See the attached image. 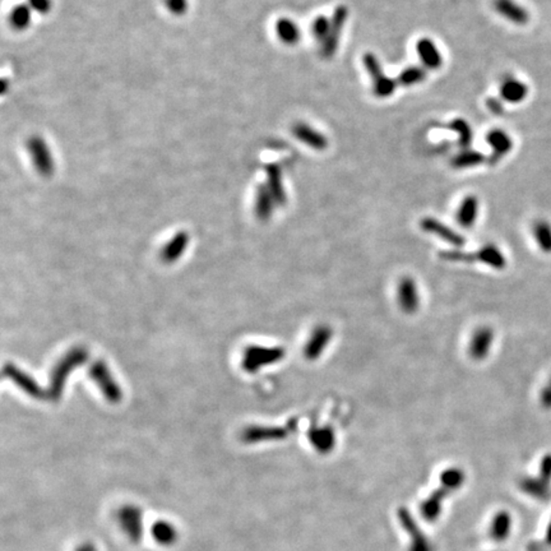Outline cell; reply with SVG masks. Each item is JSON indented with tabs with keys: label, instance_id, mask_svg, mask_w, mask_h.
<instances>
[{
	"label": "cell",
	"instance_id": "cell-18",
	"mask_svg": "<svg viewBox=\"0 0 551 551\" xmlns=\"http://www.w3.org/2000/svg\"><path fill=\"white\" fill-rule=\"evenodd\" d=\"M479 213V199L475 196H467L458 207L457 220L458 225L464 229H471L478 220Z\"/></svg>",
	"mask_w": 551,
	"mask_h": 551
},
{
	"label": "cell",
	"instance_id": "cell-35",
	"mask_svg": "<svg viewBox=\"0 0 551 551\" xmlns=\"http://www.w3.org/2000/svg\"><path fill=\"white\" fill-rule=\"evenodd\" d=\"M29 6L32 10L40 15H46L50 12L52 3L51 0H29Z\"/></svg>",
	"mask_w": 551,
	"mask_h": 551
},
{
	"label": "cell",
	"instance_id": "cell-39",
	"mask_svg": "<svg viewBox=\"0 0 551 551\" xmlns=\"http://www.w3.org/2000/svg\"><path fill=\"white\" fill-rule=\"evenodd\" d=\"M546 543L551 545V522L549 524V527H548V531H546Z\"/></svg>",
	"mask_w": 551,
	"mask_h": 551
},
{
	"label": "cell",
	"instance_id": "cell-36",
	"mask_svg": "<svg viewBox=\"0 0 551 551\" xmlns=\"http://www.w3.org/2000/svg\"><path fill=\"white\" fill-rule=\"evenodd\" d=\"M540 479L546 482L548 485L551 481V455H548L543 458L540 464Z\"/></svg>",
	"mask_w": 551,
	"mask_h": 551
},
{
	"label": "cell",
	"instance_id": "cell-27",
	"mask_svg": "<svg viewBox=\"0 0 551 551\" xmlns=\"http://www.w3.org/2000/svg\"><path fill=\"white\" fill-rule=\"evenodd\" d=\"M534 236L536 240L537 245L543 252L551 253V225L548 221L540 220L535 222Z\"/></svg>",
	"mask_w": 551,
	"mask_h": 551
},
{
	"label": "cell",
	"instance_id": "cell-19",
	"mask_svg": "<svg viewBox=\"0 0 551 551\" xmlns=\"http://www.w3.org/2000/svg\"><path fill=\"white\" fill-rule=\"evenodd\" d=\"M529 94V87L522 80H515L513 77L503 82L501 87V99L509 103H520Z\"/></svg>",
	"mask_w": 551,
	"mask_h": 551
},
{
	"label": "cell",
	"instance_id": "cell-32",
	"mask_svg": "<svg viewBox=\"0 0 551 551\" xmlns=\"http://www.w3.org/2000/svg\"><path fill=\"white\" fill-rule=\"evenodd\" d=\"M441 479H442V485L452 492L464 484V473L459 468H448L447 471L443 472Z\"/></svg>",
	"mask_w": 551,
	"mask_h": 551
},
{
	"label": "cell",
	"instance_id": "cell-3",
	"mask_svg": "<svg viewBox=\"0 0 551 551\" xmlns=\"http://www.w3.org/2000/svg\"><path fill=\"white\" fill-rule=\"evenodd\" d=\"M363 63L366 72L369 73L371 80H373L374 94L379 99H385V97L392 96L396 90L397 83H396V80L385 76L377 57L371 52H366L364 55Z\"/></svg>",
	"mask_w": 551,
	"mask_h": 551
},
{
	"label": "cell",
	"instance_id": "cell-26",
	"mask_svg": "<svg viewBox=\"0 0 551 551\" xmlns=\"http://www.w3.org/2000/svg\"><path fill=\"white\" fill-rule=\"evenodd\" d=\"M512 527V518L508 515L507 512H501L495 515L492 524V537L496 540L498 543L507 538Z\"/></svg>",
	"mask_w": 551,
	"mask_h": 551
},
{
	"label": "cell",
	"instance_id": "cell-16",
	"mask_svg": "<svg viewBox=\"0 0 551 551\" xmlns=\"http://www.w3.org/2000/svg\"><path fill=\"white\" fill-rule=\"evenodd\" d=\"M266 173H267V188H269L271 194L275 199L277 206H285L287 202V194L286 190L283 188L282 184V171L281 167L278 166L277 164H269L266 166Z\"/></svg>",
	"mask_w": 551,
	"mask_h": 551
},
{
	"label": "cell",
	"instance_id": "cell-22",
	"mask_svg": "<svg viewBox=\"0 0 551 551\" xmlns=\"http://www.w3.org/2000/svg\"><path fill=\"white\" fill-rule=\"evenodd\" d=\"M476 254V261L484 263L494 269H504L507 266V259L501 249L495 244H486Z\"/></svg>",
	"mask_w": 551,
	"mask_h": 551
},
{
	"label": "cell",
	"instance_id": "cell-7",
	"mask_svg": "<svg viewBox=\"0 0 551 551\" xmlns=\"http://www.w3.org/2000/svg\"><path fill=\"white\" fill-rule=\"evenodd\" d=\"M494 331L489 327H480L472 334L468 343V355L475 362H482L490 354L494 343Z\"/></svg>",
	"mask_w": 551,
	"mask_h": 551
},
{
	"label": "cell",
	"instance_id": "cell-31",
	"mask_svg": "<svg viewBox=\"0 0 551 551\" xmlns=\"http://www.w3.org/2000/svg\"><path fill=\"white\" fill-rule=\"evenodd\" d=\"M450 131H456L459 138V145L462 148H468L472 142V129L470 124L464 119H455L448 124Z\"/></svg>",
	"mask_w": 551,
	"mask_h": 551
},
{
	"label": "cell",
	"instance_id": "cell-20",
	"mask_svg": "<svg viewBox=\"0 0 551 551\" xmlns=\"http://www.w3.org/2000/svg\"><path fill=\"white\" fill-rule=\"evenodd\" d=\"M287 436V430L283 428H264V427H252L248 428L243 438L247 442H263V441H280Z\"/></svg>",
	"mask_w": 551,
	"mask_h": 551
},
{
	"label": "cell",
	"instance_id": "cell-33",
	"mask_svg": "<svg viewBox=\"0 0 551 551\" xmlns=\"http://www.w3.org/2000/svg\"><path fill=\"white\" fill-rule=\"evenodd\" d=\"M331 29V21L324 15H318L312 24V34L317 41L323 43Z\"/></svg>",
	"mask_w": 551,
	"mask_h": 551
},
{
	"label": "cell",
	"instance_id": "cell-14",
	"mask_svg": "<svg viewBox=\"0 0 551 551\" xmlns=\"http://www.w3.org/2000/svg\"><path fill=\"white\" fill-rule=\"evenodd\" d=\"M292 134L304 145L312 147L313 150L323 151L328 147V139L320 131L313 129L308 124H295L292 127Z\"/></svg>",
	"mask_w": 551,
	"mask_h": 551
},
{
	"label": "cell",
	"instance_id": "cell-6",
	"mask_svg": "<svg viewBox=\"0 0 551 551\" xmlns=\"http://www.w3.org/2000/svg\"><path fill=\"white\" fill-rule=\"evenodd\" d=\"M334 338V329L327 324H318L313 329L303 348V355L309 362L318 360Z\"/></svg>",
	"mask_w": 551,
	"mask_h": 551
},
{
	"label": "cell",
	"instance_id": "cell-24",
	"mask_svg": "<svg viewBox=\"0 0 551 551\" xmlns=\"http://www.w3.org/2000/svg\"><path fill=\"white\" fill-rule=\"evenodd\" d=\"M188 234L179 232L173 239L167 243L166 247L161 252V257L165 262H174L182 255L183 252L188 245Z\"/></svg>",
	"mask_w": 551,
	"mask_h": 551
},
{
	"label": "cell",
	"instance_id": "cell-15",
	"mask_svg": "<svg viewBox=\"0 0 551 551\" xmlns=\"http://www.w3.org/2000/svg\"><path fill=\"white\" fill-rule=\"evenodd\" d=\"M417 55L420 57L422 64L428 69H439L443 64V57L436 45L431 38L422 37L416 44Z\"/></svg>",
	"mask_w": 551,
	"mask_h": 551
},
{
	"label": "cell",
	"instance_id": "cell-25",
	"mask_svg": "<svg viewBox=\"0 0 551 551\" xmlns=\"http://www.w3.org/2000/svg\"><path fill=\"white\" fill-rule=\"evenodd\" d=\"M32 17V9L27 4H18L15 6L10 15H9V23L15 29L22 31L27 29L31 23Z\"/></svg>",
	"mask_w": 551,
	"mask_h": 551
},
{
	"label": "cell",
	"instance_id": "cell-38",
	"mask_svg": "<svg viewBox=\"0 0 551 551\" xmlns=\"http://www.w3.org/2000/svg\"><path fill=\"white\" fill-rule=\"evenodd\" d=\"M540 401H541L543 406L546 407V408L551 407V382L545 387L544 391L541 393Z\"/></svg>",
	"mask_w": 551,
	"mask_h": 551
},
{
	"label": "cell",
	"instance_id": "cell-28",
	"mask_svg": "<svg viewBox=\"0 0 551 551\" xmlns=\"http://www.w3.org/2000/svg\"><path fill=\"white\" fill-rule=\"evenodd\" d=\"M485 160L484 153L478 151H464L453 157L452 166L455 169H468V167L479 166Z\"/></svg>",
	"mask_w": 551,
	"mask_h": 551
},
{
	"label": "cell",
	"instance_id": "cell-8",
	"mask_svg": "<svg viewBox=\"0 0 551 551\" xmlns=\"http://www.w3.org/2000/svg\"><path fill=\"white\" fill-rule=\"evenodd\" d=\"M397 301L401 310L413 314L420 308V294L417 285L411 277H403L397 286Z\"/></svg>",
	"mask_w": 551,
	"mask_h": 551
},
{
	"label": "cell",
	"instance_id": "cell-37",
	"mask_svg": "<svg viewBox=\"0 0 551 551\" xmlns=\"http://www.w3.org/2000/svg\"><path fill=\"white\" fill-rule=\"evenodd\" d=\"M486 105H487L489 110L495 115H503L504 106H503V102L501 100H498L495 97H490V99L486 100Z\"/></svg>",
	"mask_w": 551,
	"mask_h": 551
},
{
	"label": "cell",
	"instance_id": "cell-21",
	"mask_svg": "<svg viewBox=\"0 0 551 551\" xmlns=\"http://www.w3.org/2000/svg\"><path fill=\"white\" fill-rule=\"evenodd\" d=\"M4 375H8V377L10 378L15 385H20L23 391L27 392L31 396L37 397V399L43 396V392L40 389V387L37 385L36 382L32 378H29L27 374H24L21 370L17 369L15 365H7L4 368Z\"/></svg>",
	"mask_w": 551,
	"mask_h": 551
},
{
	"label": "cell",
	"instance_id": "cell-11",
	"mask_svg": "<svg viewBox=\"0 0 551 551\" xmlns=\"http://www.w3.org/2000/svg\"><path fill=\"white\" fill-rule=\"evenodd\" d=\"M486 142L493 150L492 156L489 157V162L492 165L499 162L513 148V139L503 129H493L489 131L486 136Z\"/></svg>",
	"mask_w": 551,
	"mask_h": 551
},
{
	"label": "cell",
	"instance_id": "cell-13",
	"mask_svg": "<svg viewBox=\"0 0 551 551\" xmlns=\"http://www.w3.org/2000/svg\"><path fill=\"white\" fill-rule=\"evenodd\" d=\"M494 8L509 22L515 23L518 26H523L529 21L527 9L517 4L515 0H494Z\"/></svg>",
	"mask_w": 551,
	"mask_h": 551
},
{
	"label": "cell",
	"instance_id": "cell-9",
	"mask_svg": "<svg viewBox=\"0 0 551 551\" xmlns=\"http://www.w3.org/2000/svg\"><path fill=\"white\" fill-rule=\"evenodd\" d=\"M90 374L110 402L117 403L122 399V392L116 385L115 380L110 375L106 364L102 363V362L94 364V366L91 368Z\"/></svg>",
	"mask_w": 551,
	"mask_h": 551
},
{
	"label": "cell",
	"instance_id": "cell-12",
	"mask_svg": "<svg viewBox=\"0 0 551 551\" xmlns=\"http://www.w3.org/2000/svg\"><path fill=\"white\" fill-rule=\"evenodd\" d=\"M309 442L312 443L314 450L322 455L332 452L336 447V433L329 425L324 427H312L309 433Z\"/></svg>",
	"mask_w": 551,
	"mask_h": 551
},
{
	"label": "cell",
	"instance_id": "cell-17",
	"mask_svg": "<svg viewBox=\"0 0 551 551\" xmlns=\"http://www.w3.org/2000/svg\"><path fill=\"white\" fill-rule=\"evenodd\" d=\"M277 206L266 184H261L255 192V202H254V212L255 216L261 221H267L272 216L273 210Z\"/></svg>",
	"mask_w": 551,
	"mask_h": 551
},
{
	"label": "cell",
	"instance_id": "cell-5",
	"mask_svg": "<svg viewBox=\"0 0 551 551\" xmlns=\"http://www.w3.org/2000/svg\"><path fill=\"white\" fill-rule=\"evenodd\" d=\"M348 9L345 6H340L336 8L334 12V17L331 20V29L328 32V36L326 40L322 43V49H320V54L323 58L329 59L334 57L336 51L338 49L340 45V38H341L342 29L345 23L348 21Z\"/></svg>",
	"mask_w": 551,
	"mask_h": 551
},
{
	"label": "cell",
	"instance_id": "cell-2",
	"mask_svg": "<svg viewBox=\"0 0 551 551\" xmlns=\"http://www.w3.org/2000/svg\"><path fill=\"white\" fill-rule=\"evenodd\" d=\"M286 355L282 348H262V346H250L244 352L243 368L249 373H255L262 366H267L272 364L281 362Z\"/></svg>",
	"mask_w": 551,
	"mask_h": 551
},
{
	"label": "cell",
	"instance_id": "cell-30",
	"mask_svg": "<svg viewBox=\"0 0 551 551\" xmlns=\"http://www.w3.org/2000/svg\"><path fill=\"white\" fill-rule=\"evenodd\" d=\"M548 486L549 485L540 478L538 479H524L521 482L523 492L534 498H537V499L549 498V487Z\"/></svg>",
	"mask_w": 551,
	"mask_h": 551
},
{
	"label": "cell",
	"instance_id": "cell-4",
	"mask_svg": "<svg viewBox=\"0 0 551 551\" xmlns=\"http://www.w3.org/2000/svg\"><path fill=\"white\" fill-rule=\"evenodd\" d=\"M27 150L38 174L43 175L45 178H49L54 174L55 170L54 157L43 138L37 136L29 138L27 141Z\"/></svg>",
	"mask_w": 551,
	"mask_h": 551
},
{
	"label": "cell",
	"instance_id": "cell-23",
	"mask_svg": "<svg viewBox=\"0 0 551 551\" xmlns=\"http://www.w3.org/2000/svg\"><path fill=\"white\" fill-rule=\"evenodd\" d=\"M276 34L281 43L289 46L298 44L301 37V32L298 24L290 18H280L276 23Z\"/></svg>",
	"mask_w": 551,
	"mask_h": 551
},
{
	"label": "cell",
	"instance_id": "cell-34",
	"mask_svg": "<svg viewBox=\"0 0 551 551\" xmlns=\"http://www.w3.org/2000/svg\"><path fill=\"white\" fill-rule=\"evenodd\" d=\"M169 12L174 15H183L188 10V0H165Z\"/></svg>",
	"mask_w": 551,
	"mask_h": 551
},
{
	"label": "cell",
	"instance_id": "cell-1",
	"mask_svg": "<svg viewBox=\"0 0 551 551\" xmlns=\"http://www.w3.org/2000/svg\"><path fill=\"white\" fill-rule=\"evenodd\" d=\"M87 360V352L83 348H74L69 354H66L63 360L55 366L51 375L50 396L52 399H58L63 392L68 374L76 366L83 364Z\"/></svg>",
	"mask_w": 551,
	"mask_h": 551
},
{
	"label": "cell",
	"instance_id": "cell-29",
	"mask_svg": "<svg viewBox=\"0 0 551 551\" xmlns=\"http://www.w3.org/2000/svg\"><path fill=\"white\" fill-rule=\"evenodd\" d=\"M425 78H427V71L424 68H421V66H413L403 69L402 73L399 74L397 82L401 86L410 87V86H413V85L421 83L422 80H425Z\"/></svg>",
	"mask_w": 551,
	"mask_h": 551
},
{
	"label": "cell",
	"instance_id": "cell-10",
	"mask_svg": "<svg viewBox=\"0 0 551 551\" xmlns=\"http://www.w3.org/2000/svg\"><path fill=\"white\" fill-rule=\"evenodd\" d=\"M420 226L424 231L436 235V238H441L445 243H450V245H453V247L462 248L464 245V239L462 235H459L452 227L443 224L442 221H439L436 218L425 217L421 221Z\"/></svg>",
	"mask_w": 551,
	"mask_h": 551
}]
</instances>
